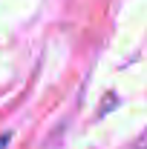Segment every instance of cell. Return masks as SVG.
<instances>
[{
  "label": "cell",
  "mask_w": 147,
  "mask_h": 149,
  "mask_svg": "<svg viewBox=\"0 0 147 149\" xmlns=\"http://www.w3.org/2000/svg\"><path fill=\"white\" fill-rule=\"evenodd\" d=\"M6 143H9V135H0V149H6Z\"/></svg>",
  "instance_id": "cell-1"
}]
</instances>
